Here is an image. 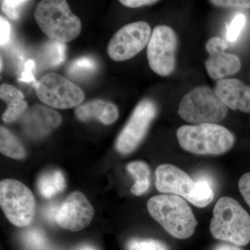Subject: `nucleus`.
Here are the masks:
<instances>
[{"instance_id":"4be33fe9","label":"nucleus","mask_w":250,"mask_h":250,"mask_svg":"<svg viewBox=\"0 0 250 250\" xmlns=\"http://www.w3.org/2000/svg\"><path fill=\"white\" fill-rule=\"evenodd\" d=\"M66 57V47L63 42L48 41L42 49V58L47 66L57 67L62 64Z\"/></svg>"},{"instance_id":"7c9ffc66","label":"nucleus","mask_w":250,"mask_h":250,"mask_svg":"<svg viewBox=\"0 0 250 250\" xmlns=\"http://www.w3.org/2000/svg\"><path fill=\"white\" fill-rule=\"evenodd\" d=\"M35 66V62L33 60H29L26 62L24 70L22 74V76L20 78L21 82H26V83H31V82H35L34 75H33V70Z\"/></svg>"},{"instance_id":"4468645a","label":"nucleus","mask_w":250,"mask_h":250,"mask_svg":"<svg viewBox=\"0 0 250 250\" xmlns=\"http://www.w3.org/2000/svg\"><path fill=\"white\" fill-rule=\"evenodd\" d=\"M62 122V116L52 108L42 105H34L23 118V126L26 132L32 137H42L52 129L58 127Z\"/></svg>"},{"instance_id":"bb28decb","label":"nucleus","mask_w":250,"mask_h":250,"mask_svg":"<svg viewBox=\"0 0 250 250\" xmlns=\"http://www.w3.org/2000/svg\"><path fill=\"white\" fill-rule=\"evenodd\" d=\"M246 18L244 15L238 14L235 16L227 32V39L229 42H235L238 39L246 26Z\"/></svg>"},{"instance_id":"393cba45","label":"nucleus","mask_w":250,"mask_h":250,"mask_svg":"<svg viewBox=\"0 0 250 250\" xmlns=\"http://www.w3.org/2000/svg\"><path fill=\"white\" fill-rule=\"evenodd\" d=\"M24 243L34 250H42L47 243L45 234L38 229H31L26 231L23 236Z\"/></svg>"},{"instance_id":"72a5a7b5","label":"nucleus","mask_w":250,"mask_h":250,"mask_svg":"<svg viewBox=\"0 0 250 250\" xmlns=\"http://www.w3.org/2000/svg\"><path fill=\"white\" fill-rule=\"evenodd\" d=\"M213 250H242L238 246L231 243H221L215 247Z\"/></svg>"},{"instance_id":"ddd939ff","label":"nucleus","mask_w":250,"mask_h":250,"mask_svg":"<svg viewBox=\"0 0 250 250\" xmlns=\"http://www.w3.org/2000/svg\"><path fill=\"white\" fill-rule=\"evenodd\" d=\"M155 185L159 192L177 195L190 202L197 182L177 166L162 164L156 170Z\"/></svg>"},{"instance_id":"39448f33","label":"nucleus","mask_w":250,"mask_h":250,"mask_svg":"<svg viewBox=\"0 0 250 250\" xmlns=\"http://www.w3.org/2000/svg\"><path fill=\"white\" fill-rule=\"evenodd\" d=\"M178 113L182 119L192 124H217L226 118L228 106L215 90L199 86L184 95Z\"/></svg>"},{"instance_id":"1a4fd4ad","label":"nucleus","mask_w":250,"mask_h":250,"mask_svg":"<svg viewBox=\"0 0 250 250\" xmlns=\"http://www.w3.org/2000/svg\"><path fill=\"white\" fill-rule=\"evenodd\" d=\"M152 35L148 23L139 21L126 24L117 31L110 41L107 52L116 62L133 58L148 45Z\"/></svg>"},{"instance_id":"f3484780","label":"nucleus","mask_w":250,"mask_h":250,"mask_svg":"<svg viewBox=\"0 0 250 250\" xmlns=\"http://www.w3.org/2000/svg\"><path fill=\"white\" fill-rule=\"evenodd\" d=\"M0 98L7 104V108L2 116L5 123L17 121L27 109V103L24 101V95L14 85L7 83L1 85Z\"/></svg>"},{"instance_id":"aec40b11","label":"nucleus","mask_w":250,"mask_h":250,"mask_svg":"<svg viewBox=\"0 0 250 250\" xmlns=\"http://www.w3.org/2000/svg\"><path fill=\"white\" fill-rule=\"evenodd\" d=\"M0 151L12 159H22L26 156L22 145L9 130L2 126L0 128Z\"/></svg>"},{"instance_id":"c756f323","label":"nucleus","mask_w":250,"mask_h":250,"mask_svg":"<svg viewBox=\"0 0 250 250\" xmlns=\"http://www.w3.org/2000/svg\"><path fill=\"white\" fill-rule=\"evenodd\" d=\"M11 37V26L5 18H0V44L1 47L9 42Z\"/></svg>"},{"instance_id":"b1692460","label":"nucleus","mask_w":250,"mask_h":250,"mask_svg":"<svg viewBox=\"0 0 250 250\" xmlns=\"http://www.w3.org/2000/svg\"><path fill=\"white\" fill-rule=\"evenodd\" d=\"M126 250H170L164 242L153 238H132L126 243Z\"/></svg>"},{"instance_id":"9b49d317","label":"nucleus","mask_w":250,"mask_h":250,"mask_svg":"<svg viewBox=\"0 0 250 250\" xmlns=\"http://www.w3.org/2000/svg\"><path fill=\"white\" fill-rule=\"evenodd\" d=\"M95 210L82 192H72L59 206L56 223L72 231H79L88 227L93 220Z\"/></svg>"},{"instance_id":"f704fd0d","label":"nucleus","mask_w":250,"mask_h":250,"mask_svg":"<svg viewBox=\"0 0 250 250\" xmlns=\"http://www.w3.org/2000/svg\"><path fill=\"white\" fill-rule=\"evenodd\" d=\"M77 250H98L93 246H89V245H84V246H81Z\"/></svg>"},{"instance_id":"a211bd4d","label":"nucleus","mask_w":250,"mask_h":250,"mask_svg":"<svg viewBox=\"0 0 250 250\" xmlns=\"http://www.w3.org/2000/svg\"><path fill=\"white\" fill-rule=\"evenodd\" d=\"M128 172L135 179L131 192L136 196H140L147 191L150 187V168L146 163L137 161L129 163L126 166Z\"/></svg>"},{"instance_id":"2eb2a0df","label":"nucleus","mask_w":250,"mask_h":250,"mask_svg":"<svg viewBox=\"0 0 250 250\" xmlns=\"http://www.w3.org/2000/svg\"><path fill=\"white\" fill-rule=\"evenodd\" d=\"M214 90L228 107L250 113V85L237 79H223L217 82Z\"/></svg>"},{"instance_id":"7ed1b4c3","label":"nucleus","mask_w":250,"mask_h":250,"mask_svg":"<svg viewBox=\"0 0 250 250\" xmlns=\"http://www.w3.org/2000/svg\"><path fill=\"white\" fill-rule=\"evenodd\" d=\"M184 150L198 155H220L233 147L235 138L225 126L218 124L184 125L177 131Z\"/></svg>"},{"instance_id":"dca6fc26","label":"nucleus","mask_w":250,"mask_h":250,"mask_svg":"<svg viewBox=\"0 0 250 250\" xmlns=\"http://www.w3.org/2000/svg\"><path fill=\"white\" fill-rule=\"evenodd\" d=\"M75 115L80 121L86 122L96 118L104 124L110 125L117 121L119 112L114 104L96 99L77 106Z\"/></svg>"},{"instance_id":"f257e3e1","label":"nucleus","mask_w":250,"mask_h":250,"mask_svg":"<svg viewBox=\"0 0 250 250\" xmlns=\"http://www.w3.org/2000/svg\"><path fill=\"white\" fill-rule=\"evenodd\" d=\"M147 210L171 236L187 239L193 235L197 221L191 208L182 197L177 195H156L147 204Z\"/></svg>"},{"instance_id":"20e7f679","label":"nucleus","mask_w":250,"mask_h":250,"mask_svg":"<svg viewBox=\"0 0 250 250\" xmlns=\"http://www.w3.org/2000/svg\"><path fill=\"white\" fill-rule=\"evenodd\" d=\"M34 17L51 40L70 42L80 35L82 23L65 0H43L36 6Z\"/></svg>"},{"instance_id":"2f4dec72","label":"nucleus","mask_w":250,"mask_h":250,"mask_svg":"<svg viewBox=\"0 0 250 250\" xmlns=\"http://www.w3.org/2000/svg\"><path fill=\"white\" fill-rule=\"evenodd\" d=\"M120 2L129 8H139L147 5H152L157 3L158 1L154 0H121Z\"/></svg>"},{"instance_id":"412c9836","label":"nucleus","mask_w":250,"mask_h":250,"mask_svg":"<svg viewBox=\"0 0 250 250\" xmlns=\"http://www.w3.org/2000/svg\"><path fill=\"white\" fill-rule=\"evenodd\" d=\"M98 69L95 59L90 57H81L74 60L67 67V73L72 78L85 80L94 75Z\"/></svg>"},{"instance_id":"6ab92c4d","label":"nucleus","mask_w":250,"mask_h":250,"mask_svg":"<svg viewBox=\"0 0 250 250\" xmlns=\"http://www.w3.org/2000/svg\"><path fill=\"white\" fill-rule=\"evenodd\" d=\"M37 186L41 195L45 198L49 199L63 191L66 184L62 171L57 170L41 175L38 181Z\"/></svg>"},{"instance_id":"c9c22d12","label":"nucleus","mask_w":250,"mask_h":250,"mask_svg":"<svg viewBox=\"0 0 250 250\" xmlns=\"http://www.w3.org/2000/svg\"><path fill=\"white\" fill-rule=\"evenodd\" d=\"M0 65H1V71L2 70V66H3V63H2V58L1 57V64H0Z\"/></svg>"},{"instance_id":"473e14b6","label":"nucleus","mask_w":250,"mask_h":250,"mask_svg":"<svg viewBox=\"0 0 250 250\" xmlns=\"http://www.w3.org/2000/svg\"><path fill=\"white\" fill-rule=\"evenodd\" d=\"M59 207V206L56 205H50L45 207L43 213L47 220L56 222Z\"/></svg>"},{"instance_id":"6e6552de","label":"nucleus","mask_w":250,"mask_h":250,"mask_svg":"<svg viewBox=\"0 0 250 250\" xmlns=\"http://www.w3.org/2000/svg\"><path fill=\"white\" fill-rule=\"evenodd\" d=\"M177 37L172 28L159 25L154 28L148 42L147 57L151 69L161 76H168L176 67Z\"/></svg>"},{"instance_id":"5701e85b","label":"nucleus","mask_w":250,"mask_h":250,"mask_svg":"<svg viewBox=\"0 0 250 250\" xmlns=\"http://www.w3.org/2000/svg\"><path fill=\"white\" fill-rule=\"evenodd\" d=\"M197 185L190 203L199 208H204L211 203L214 198V192L209 182L202 179L197 181Z\"/></svg>"},{"instance_id":"a878e982","label":"nucleus","mask_w":250,"mask_h":250,"mask_svg":"<svg viewBox=\"0 0 250 250\" xmlns=\"http://www.w3.org/2000/svg\"><path fill=\"white\" fill-rule=\"evenodd\" d=\"M28 2L24 0H4L1 1V8L8 18L16 21L20 17L21 9Z\"/></svg>"},{"instance_id":"423d86ee","label":"nucleus","mask_w":250,"mask_h":250,"mask_svg":"<svg viewBox=\"0 0 250 250\" xmlns=\"http://www.w3.org/2000/svg\"><path fill=\"white\" fill-rule=\"evenodd\" d=\"M0 205L13 225L24 228L35 215L36 202L29 188L19 181L7 179L0 183Z\"/></svg>"},{"instance_id":"0eeeda50","label":"nucleus","mask_w":250,"mask_h":250,"mask_svg":"<svg viewBox=\"0 0 250 250\" xmlns=\"http://www.w3.org/2000/svg\"><path fill=\"white\" fill-rule=\"evenodd\" d=\"M38 98L47 106L59 109L78 106L83 103L85 93L71 81L55 72L44 75L36 83Z\"/></svg>"},{"instance_id":"f8f14e48","label":"nucleus","mask_w":250,"mask_h":250,"mask_svg":"<svg viewBox=\"0 0 250 250\" xmlns=\"http://www.w3.org/2000/svg\"><path fill=\"white\" fill-rule=\"evenodd\" d=\"M228 44L220 37L211 38L206 44L209 57L205 62V67L213 80H221L224 77L234 75L241 67V60L236 54L225 52Z\"/></svg>"},{"instance_id":"9d476101","label":"nucleus","mask_w":250,"mask_h":250,"mask_svg":"<svg viewBox=\"0 0 250 250\" xmlns=\"http://www.w3.org/2000/svg\"><path fill=\"white\" fill-rule=\"evenodd\" d=\"M156 114L157 106L152 100L146 99L141 101L117 139V150L123 154L134 152L147 134Z\"/></svg>"},{"instance_id":"f03ea898","label":"nucleus","mask_w":250,"mask_h":250,"mask_svg":"<svg viewBox=\"0 0 250 250\" xmlns=\"http://www.w3.org/2000/svg\"><path fill=\"white\" fill-rule=\"evenodd\" d=\"M210 220V231L215 239L236 246L250 242V215L239 202L223 197L215 204Z\"/></svg>"},{"instance_id":"c85d7f7f","label":"nucleus","mask_w":250,"mask_h":250,"mask_svg":"<svg viewBox=\"0 0 250 250\" xmlns=\"http://www.w3.org/2000/svg\"><path fill=\"white\" fill-rule=\"evenodd\" d=\"M238 188L245 201L250 207V172L242 176L238 182Z\"/></svg>"},{"instance_id":"cd10ccee","label":"nucleus","mask_w":250,"mask_h":250,"mask_svg":"<svg viewBox=\"0 0 250 250\" xmlns=\"http://www.w3.org/2000/svg\"><path fill=\"white\" fill-rule=\"evenodd\" d=\"M209 2L220 7L250 9V0H212Z\"/></svg>"}]
</instances>
